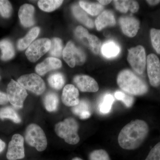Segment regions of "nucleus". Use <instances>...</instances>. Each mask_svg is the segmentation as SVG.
Wrapping results in <instances>:
<instances>
[{
    "instance_id": "nucleus-1",
    "label": "nucleus",
    "mask_w": 160,
    "mask_h": 160,
    "mask_svg": "<svg viewBox=\"0 0 160 160\" xmlns=\"http://www.w3.org/2000/svg\"><path fill=\"white\" fill-rule=\"evenodd\" d=\"M149 132L147 123L142 120L131 121L122 129L118 137V142L123 149H138L146 140Z\"/></svg>"
},
{
    "instance_id": "nucleus-2",
    "label": "nucleus",
    "mask_w": 160,
    "mask_h": 160,
    "mask_svg": "<svg viewBox=\"0 0 160 160\" xmlns=\"http://www.w3.org/2000/svg\"><path fill=\"white\" fill-rule=\"evenodd\" d=\"M117 82L123 91L131 95L146 94L149 88L146 83L129 69H124L118 74Z\"/></svg>"
},
{
    "instance_id": "nucleus-3",
    "label": "nucleus",
    "mask_w": 160,
    "mask_h": 160,
    "mask_svg": "<svg viewBox=\"0 0 160 160\" xmlns=\"http://www.w3.org/2000/svg\"><path fill=\"white\" fill-rule=\"evenodd\" d=\"M78 129V123L72 118L65 119L63 122L57 124L55 127V131L58 136L70 145H76L79 142Z\"/></svg>"
},
{
    "instance_id": "nucleus-4",
    "label": "nucleus",
    "mask_w": 160,
    "mask_h": 160,
    "mask_svg": "<svg viewBox=\"0 0 160 160\" xmlns=\"http://www.w3.org/2000/svg\"><path fill=\"white\" fill-rule=\"evenodd\" d=\"M25 139L29 146L34 147L38 151H44L47 147V138L45 132L36 124H31L27 127Z\"/></svg>"
},
{
    "instance_id": "nucleus-5",
    "label": "nucleus",
    "mask_w": 160,
    "mask_h": 160,
    "mask_svg": "<svg viewBox=\"0 0 160 160\" xmlns=\"http://www.w3.org/2000/svg\"><path fill=\"white\" fill-rule=\"evenodd\" d=\"M127 61L135 72L139 74H142L145 71L147 63L144 47L139 45L129 49Z\"/></svg>"
},
{
    "instance_id": "nucleus-6",
    "label": "nucleus",
    "mask_w": 160,
    "mask_h": 160,
    "mask_svg": "<svg viewBox=\"0 0 160 160\" xmlns=\"http://www.w3.org/2000/svg\"><path fill=\"white\" fill-rule=\"evenodd\" d=\"M7 95L12 105L16 109H20L22 108L28 94L25 88L18 82L12 79L7 86Z\"/></svg>"
},
{
    "instance_id": "nucleus-7",
    "label": "nucleus",
    "mask_w": 160,
    "mask_h": 160,
    "mask_svg": "<svg viewBox=\"0 0 160 160\" xmlns=\"http://www.w3.org/2000/svg\"><path fill=\"white\" fill-rule=\"evenodd\" d=\"M65 62L71 68L76 65H82L86 60V56L82 49L75 46L72 42H68L63 52Z\"/></svg>"
},
{
    "instance_id": "nucleus-8",
    "label": "nucleus",
    "mask_w": 160,
    "mask_h": 160,
    "mask_svg": "<svg viewBox=\"0 0 160 160\" xmlns=\"http://www.w3.org/2000/svg\"><path fill=\"white\" fill-rule=\"evenodd\" d=\"M18 82L25 89L38 95L42 94L46 89L45 82L35 73L22 76L18 79Z\"/></svg>"
},
{
    "instance_id": "nucleus-9",
    "label": "nucleus",
    "mask_w": 160,
    "mask_h": 160,
    "mask_svg": "<svg viewBox=\"0 0 160 160\" xmlns=\"http://www.w3.org/2000/svg\"><path fill=\"white\" fill-rule=\"evenodd\" d=\"M51 41L48 38L40 39L35 41L27 49L26 55L32 62H37L50 49Z\"/></svg>"
},
{
    "instance_id": "nucleus-10",
    "label": "nucleus",
    "mask_w": 160,
    "mask_h": 160,
    "mask_svg": "<svg viewBox=\"0 0 160 160\" xmlns=\"http://www.w3.org/2000/svg\"><path fill=\"white\" fill-rule=\"evenodd\" d=\"M24 138L19 134L13 135L9 142L6 157L9 160L22 159L25 156Z\"/></svg>"
},
{
    "instance_id": "nucleus-11",
    "label": "nucleus",
    "mask_w": 160,
    "mask_h": 160,
    "mask_svg": "<svg viewBox=\"0 0 160 160\" xmlns=\"http://www.w3.org/2000/svg\"><path fill=\"white\" fill-rule=\"evenodd\" d=\"M147 69L150 85L158 87L160 85V61L156 55L151 53L147 56Z\"/></svg>"
},
{
    "instance_id": "nucleus-12",
    "label": "nucleus",
    "mask_w": 160,
    "mask_h": 160,
    "mask_svg": "<svg viewBox=\"0 0 160 160\" xmlns=\"http://www.w3.org/2000/svg\"><path fill=\"white\" fill-rule=\"evenodd\" d=\"M75 34L79 40L82 41L87 39L86 45L89 47L92 51L95 54L99 53L101 41L99 39L94 35L89 34L87 29L81 26H78L75 30Z\"/></svg>"
},
{
    "instance_id": "nucleus-13",
    "label": "nucleus",
    "mask_w": 160,
    "mask_h": 160,
    "mask_svg": "<svg viewBox=\"0 0 160 160\" xmlns=\"http://www.w3.org/2000/svg\"><path fill=\"white\" fill-rule=\"evenodd\" d=\"M120 26L125 35L133 38L137 34L140 28V22L133 17L124 16L119 19Z\"/></svg>"
},
{
    "instance_id": "nucleus-14",
    "label": "nucleus",
    "mask_w": 160,
    "mask_h": 160,
    "mask_svg": "<svg viewBox=\"0 0 160 160\" xmlns=\"http://www.w3.org/2000/svg\"><path fill=\"white\" fill-rule=\"evenodd\" d=\"M73 82L80 91L83 92H96L99 90L97 82L89 76H76L73 79Z\"/></svg>"
},
{
    "instance_id": "nucleus-15",
    "label": "nucleus",
    "mask_w": 160,
    "mask_h": 160,
    "mask_svg": "<svg viewBox=\"0 0 160 160\" xmlns=\"http://www.w3.org/2000/svg\"><path fill=\"white\" fill-rule=\"evenodd\" d=\"M78 90L73 85L68 84L64 87L62 96V102L69 107H73L79 103Z\"/></svg>"
},
{
    "instance_id": "nucleus-16",
    "label": "nucleus",
    "mask_w": 160,
    "mask_h": 160,
    "mask_svg": "<svg viewBox=\"0 0 160 160\" xmlns=\"http://www.w3.org/2000/svg\"><path fill=\"white\" fill-rule=\"evenodd\" d=\"M34 8L32 5L25 4L20 8L18 16L20 22L23 26L29 27L34 24Z\"/></svg>"
},
{
    "instance_id": "nucleus-17",
    "label": "nucleus",
    "mask_w": 160,
    "mask_h": 160,
    "mask_svg": "<svg viewBox=\"0 0 160 160\" xmlns=\"http://www.w3.org/2000/svg\"><path fill=\"white\" fill-rule=\"evenodd\" d=\"M62 62L57 58L50 57L46 58L42 62L36 67V72L40 75H43L49 71L59 69L62 67Z\"/></svg>"
},
{
    "instance_id": "nucleus-18",
    "label": "nucleus",
    "mask_w": 160,
    "mask_h": 160,
    "mask_svg": "<svg viewBox=\"0 0 160 160\" xmlns=\"http://www.w3.org/2000/svg\"><path fill=\"white\" fill-rule=\"evenodd\" d=\"M97 29L98 31L107 26H113L116 24L114 15L109 10L102 12L97 18L95 22Z\"/></svg>"
},
{
    "instance_id": "nucleus-19",
    "label": "nucleus",
    "mask_w": 160,
    "mask_h": 160,
    "mask_svg": "<svg viewBox=\"0 0 160 160\" xmlns=\"http://www.w3.org/2000/svg\"><path fill=\"white\" fill-rule=\"evenodd\" d=\"M73 114L78 116L81 119H86L91 117L92 109L90 103L86 100H81L77 106L72 109Z\"/></svg>"
},
{
    "instance_id": "nucleus-20",
    "label": "nucleus",
    "mask_w": 160,
    "mask_h": 160,
    "mask_svg": "<svg viewBox=\"0 0 160 160\" xmlns=\"http://www.w3.org/2000/svg\"><path fill=\"white\" fill-rule=\"evenodd\" d=\"M40 32L38 27H34L31 29L27 35L20 39L18 42L17 47L20 50H23L30 46V44L38 36Z\"/></svg>"
},
{
    "instance_id": "nucleus-21",
    "label": "nucleus",
    "mask_w": 160,
    "mask_h": 160,
    "mask_svg": "<svg viewBox=\"0 0 160 160\" xmlns=\"http://www.w3.org/2000/svg\"><path fill=\"white\" fill-rule=\"evenodd\" d=\"M73 14L75 17L83 25L89 28H93L94 23L93 21L88 16L85 11L80 6L74 5L72 7Z\"/></svg>"
},
{
    "instance_id": "nucleus-22",
    "label": "nucleus",
    "mask_w": 160,
    "mask_h": 160,
    "mask_svg": "<svg viewBox=\"0 0 160 160\" xmlns=\"http://www.w3.org/2000/svg\"><path fill=\"white\" fill-rule=\"evenodd\" d=\"M115 6L117 10L126 13L129 10L132 12H136L139 8L138 3L135 1H114Z\"/></svg>"
},
{
    "instance_id": "nucleus-23",
    "label": "nucleus",
    "mask_w": 160,
    "mask_h": 160,
    "mask_svg": "<svg viewBox=\"0 0 160 160\" xmlns=\"http://www.w3.org/2000/svg\"><path fill=\"white\" fill-rule=\"evenodd\" d=\"M0 49L2 51L1 58L3 61H8L14 57V47L9 40L4 39L0 41Z\"/></svg>"
},
{
    "instance_id": "nucleus-24",
    "label": "nucleus",
    "mask_w": 160,
    "mask_h": 160,
    "mask_svg": "<svg viewBox=\"0 0 160 160\" xmlns=\"http://www.w3.org/2000/svg\"><path fill=\"white\" fill-rule=\"evenodd\" d=\"M120 51L119 46L112 41L106 42L102 46V53L106 58H112L117 56Z\"/></svg>"
},
{
    "instance_id": "nucleus-25",
    "label": "nucleus",
    "mask_w": 160,
    "mask_h": 160,
    "mask_svg": "<svg viewBox=\"0 0 160 160\" xmlns=\"http://www.w3.org/2000/svg\"><path fill=\"white\" fill-rule=\"evenodd\" d=\"M79 5L84 11L92 16H97L100 14L104 8L103 6L99 4L89 2L86 1H80Z\"/></svg>"
},
{
    "instance_id": "nucleus-26",
    "label": "nucleus",
    "mask_w": 160,
    "mask_h": 160,
    "mask_svg": "<svg viewBox=\"0 0 160 160\" xmlns=\"http://www.w3.org/2000/svg\"><path fill=\"white\" fill-rule=\"evenodd\" d=\"M59 99L57 95L53 92H49L44 98V104L47 111L52 112L58 109Z\"/></svg>"
},
{
    "instance_id": "nucleus-27",
    "label": "nucleus",
    "mask_w": 160,
    "mask_h": 160,
    "mask_svg": "<svg viewBox=\"0 0 160 160\" xmlns=\"http://www.w3.org/2000/svg\"><path fill=\"white\" fill-rule=\"evenodd\" d=\"M63 2L60 0H41L38 2V6L43 11L50 12L59 7Z\"/></svg>"
},
{
    "instance_id": "nucleus-28",
    "label": "nucleus",
    "mask_w": 160,
    "mask_h": 160,
    "mask_svg": "<svg viewBox=\"0 0 160 160\" xmlns=\"http://www.w3.org/2000/svg\"><path fill=\"white\" fill-rule=\"evenodd\" d=\"M0 118L2 120L9 119L16 123L21 122V119L14 109L6 107L0 109Z\"/></svg>"
},
{
    "instance_id": "nucleus-29",
    "label": "nucleus",
    "mask_w": 160,
    "mask_h": 160,
    "mask_svg": "<svg viewBox=\"0 0 160 160\" xmlns=\"http://www.w3.org/2000/svg\"><path fill=\"white\" fill-rule=\"evenodd\" d=\"M114 101L113 96L110 94L106 95L98 106L100 113L102 114L109 113L111 111L112 106Z\"/></svg>"
},
{
    "instance_id": "nucleus-30",
    "label": "nucleus",
    "mask_w": 160,
    "mask_h": 160,
    "mask_svg": "<svg viewBox=\"0 0 160 160\" xmlns=\"http://www.w3.org/2000/svg\"><path fill=\"white\" fill-rule=\"evenodd\" d=\"M48 82L52 88L57 90L62 89L65 84V78L61 73H55L48 78Z\"/></svg>"
},
{
    "instance_id": "nucleus-31",
    "label": "nucleus",
    "mask_w": 160,
    "mask_h": 160,
    "mask_svg": "<svg viewBox=\"0 0 160 160\" xmlns=\"http://www.w3.org/2000/svg\"><path fill=\"white\" fill-rule=\"evenodd\" d=\"M51 42L49 53L54 57H60L62 55V41L58 38H54Z\"/></svg>"
},
{
    "instance_id": "nucleus-32",
    "label": "nucleus",
    "mask_w": 160,
    "mask_h": 160,
    "mask_svg": "<svg viewBox=\"0 0 160 160\" xmlns=\"http://www.w3.org/2000/svg\"><path fill=\"white\" fill-rule=\"evenodd\" d=\"M114 97L117 99L122 101L127 108L131 107L134 103V98L123 92H116L114 93Z\"/></svg>"
},
{
    "instance_id": "nucleus-33",
    "label": "nucleus",
    "mask_w": 160,
    "mask_h": 160,
    "mask_svg": "<svg viewBox=\"0 0 160 160\" xmlns=\"http://www.w3.org/2000/svg\"><path fill=\"white\" fill-rule=\"evenodd\" d=\"M152 45L158 54H160V29L152 28L150 30Z\"/></svg>"
},
{
    "instance_id": "nucleus-34",
    "label": "nucleus",
    "mask_w": 160,
    "mask_h": 160,
    "mask_svg": "<svg viewBox=\"0 0 160 160\" xmlns=\"http://www.w3.org/2000/svg\"><path fill=\"white\" fill-rule=\"evenodd\" d=\"M11 3L7 0H0V14L4 18H9L12 13Z\"/></svg>"
},
{
    "instance_id": "nucleus-35",
    "label": "nucleus",
    "mask_w": 160,
    "mask_h": 160,
    "mask_svg": "<svg viewBox=\"0 0 160 160\" xmlns=\"http://www.w3.org/2000/svg\"><path fill=\"white\" fill-rule=\"evenodd\" d=\"M89 160H110L108 152L104 149H97L92 152L89 156Z\"/></svg>"
},
{
    "instance_id": "nucleus-36",
    "label": "nucleus",
    "mask_w": 160,
    "mask_h": 160,
    "mask_svg": "<svg viewBox=\"0 0 160 160\" xmlns=\"http://www.w3.org/2000/svg\"><path fill=\"white\" fill-rule=\"evenodd\" d=\"M145 160H160V142L151 149Z\"/></svg>"
},
{
    "instance_id": "nucleus-37",
    "label": "nucleus",
    "mask_w": 160,
    "mask_h": 160,
    "mask_svg": "<svg viewBox=\"0 0 160 160\" xmlns=\"http://www.w3.org/2000/svg\"><path fill=\"white\" fill-rule=\"evenodd\" d=\"M8 102L9 100L7 94L0 92V105H6Z\"/></svg>"
},
{
    "instance_id": "nucleus-38",
    "label": "nucleus",
    "mask_w": 160,
    "mask_h": 160,
    "mask_svg": "<svg viewBox=\"0 0 160 160\" xmlns=\"http://www.w3.org/2000/svg\"><path fill=\"white\" fill-rule=\"evenodd\" d=\"M146 2L149 5L152 6L157 5L160 2L159 0H147Z\"/></svg>"
},
{
    "instance_id": "nucleus-39",
    "label": "nucleus",
    "mask_w": 160,
    "mask_h": 160,
    "mask_svg": "<svg viewBox=\"0 0 160 160\" xmlns=\"http://www.w3.org/2000/svg\"><path fill=\"white\" fill-rule=\"evenodd\" d=\"M6 147V144L4 142L0 139V153L2 152Z\"/></svg>"
},
{
    "instance_id": "nucleus-40",
    "label": "nucleus",
    "mask_w": 160,
    "mask_h": 160,
    "mask_svg": "<svg viewBox=\"0 0 160 160\" xmlns=\"http://www.w3.org/2000/svg\"><path fill=\"white\" fill-rule=\"evenodd\" d=\"M111 2V1H107V0H103V1L100 0V1H98L100 5H102V6H105V5H108Z\"/></svg>"
},
{
    "instance_id": "nucleus-41",
    "label": "nucleus",
    "mask_w": 160,
    "mask_h": 160,
    "mask_svg": "<svg viewBox=\"0 0 160 160\" xmlns=\"http://www.w3.org/2000/svg\"><path fill=\"white\" fill-rule=\"evenodd\" d=\"M72 160H83L82 159L80 158H74L72 159Z\"/></svg>"
}]
</instances>
